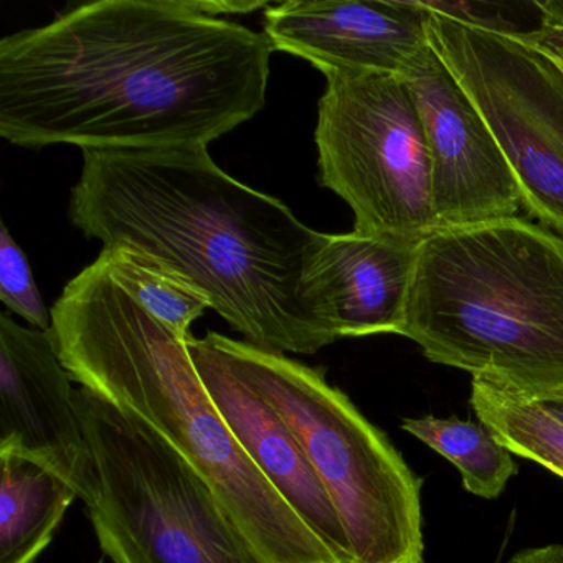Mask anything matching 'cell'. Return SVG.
<instances>
[{
    "label": "cell",
    "mask_w": 563,
    "mask_h": 563,
    "mask_svg": "<svg viewBox=\"0 0 563 563\" xmlns=\"http://www.w3.org/2000/svg\"><path fill=\"white\" fill-rule=\"evenodd\" d=\"M265 32L186 0H101L0 41V136L14 146L184 150L265 108Z\"/></svg>",
    "instance_id": "obj_1"
},
{
    "label": "cell",
    "mask_w": 563,
    "mask_h": 563,
    "mask_svg": "<svg viewBox=\"0 0 563 563\" xmlns=\"http://www.w3.org/2000/svg\"><path fill=\"white\" fill-rule=\"evenodd\" d=\"M70 219L186 276L249 344L311 355L339 339L316 276L328 233L230 177L207 147L84 151Z\"/></svg>",
    "instance_id": "obj_2"
},
{
    "label": "cell",
    "mask_w": 563,
    "mask_h": 563,
    "mask_svg": "<svg viewBox=\"0 0 563 563\" xmlns=\"http://www.w3.org/2000/svg\"><path fill=\"white\" fill-rule=\"evenodd\" d=\"M74 382L153 428L216 490L266 563H342L246 456L207 391L186 339L98 255L52 308Z\"/></svg>",
    "instance_id": "obj_3"
},
{
    "label": "cell",
    "mask_w": 563,
    "mask_h": 563,
    "mask_svg": "<svg viewBox=\"0 0 563 563\" xmlns=\"http://www.w3.org/2000/svg\"><path fill=\"white\" fill-rule=\"evenodd\" d=\"M404 338L529 400L563 395V236L510 217L418 246Z\"/></svg>",
    "instance_id": "obj_4"
},
{
    "label": "cell",
    "mask_w": 563,
    "mask_h": 563,
    "mask_svg": "<svg viewBox=\"0 0 563 563\" xmlns=\"http://www.w3.org/2000/svg\"><path fill=\"white\" fill-rule=\"evenodd\" d=\"M209 338L298 438L341 520L352 563H423L421 479L385 433L321 368L219 332Z\"/></svg>",
    "instance_id": "obj_5"
},
{
    "label": "cell",
    "mask_w": 563,
    "mask_h": 563,
    "mask_svg": "<svg viewBox=\"0 0 563 563\" xmlns=\"http://www.w3.org/2000/svg\"><path fill=\"white\" fill-rule=\"evenodd\" d=\"M93 461L87 504L113 563H266L216 490L153 428L90 388L75 394Z\"/></svg>",
    "instance_id": "obj_6"
},
{
    "label": "cell",
    "mask_w": 563,
    "mask_h": 563,
    "mask_svg": "<svg viewBox=\"0 0 563 563\" xmlns=\"http://www.w3.org/2000/svg\"><path fill=\"white\" fill-rule=\"evenodd\" d=\"M319 184L354 212V232L423 242L437 232L420 113L400 75H325Z\"/></svg>",
    "instance_id": "obj_7"
},
{
    "label": "cell",
    "mask_w": 563,
    "mask_h": 563,
    "mask_svg": "<svg viewBox=\"0 0 563 563\" xmlns=\"http://www.w3.org/2000/svg\"><path fill=\"white\" fill-rule=\"evenodd\" d=\"M421 5L428 42L489 126L523 210L563 236V71L514 29L486 27Z\"/></svg>",
    "instance_id": "obj_8"
},
{
    "label": "cell",
    "mask_w": 563,
    "mask_h": 563,
    "mask_svg": "<svg viewBox=\"0 0 563 563\" xmlns=\"http://www.w3.org/2000/svg\"><path fill=\"white\" fill-rule=\"evenodd\" d=\"M420 113L438 230L517 217L522 196L489 126L430 44L400 74Z\"/></svg>",
    "instance_id": "obj_9"
},
{
    "label": "cell",
    "mask_w": 563,
    "mask_h": 563,
    "mask_svg": "<svg viewBox=\"0 0 563 563\" xmlns=\"http://www.w3.org/2000/svg\"><path fill=\"white\" fill-rule=\"evenodd\" d=\"M74 378L51 331L0 316V454L31 457L77 490L93 496V461L81 428Z\"/></svg>",
    "instance_id": "obj_10"
},
{
    "label": "cell",
    "mask_w": 563,
    "mask_h": 563,
    "mask_svg": "<svg viewBox=\"0 0 563 563\" xmlns=\"http://www.w3.org/2000/svg\"><path fill=\"white\" fill-rule=\"evenodd\" d=\"M263 32L324 75H400L430 44L421 0H289L266 9Z\"/></svg>",
    "instance_id": "obj_11"
},
{
    "label": "cell",
    "mask_w": 563,
    "mask_h": 563,
    "mask_svg": "<svg viewBox=\"0 0 563 563\" xmlns=\"http://www.w3.org/2000/svg\"><path fill=\"white\" fill-rule=\"evenodd\" d=\"M187 349L213 404L256 470L342 563H352L334 506L285 418L227 362L209 334L190 335Z\"/></svg>",
    "instance_id": "obj_12"
},
{
    "label": "cell",
    "mask_w": 563,
    "mask_h": 563,
    "mask_svg": "<svg viewBox=\"0 0 563 563\" xmlns=\"http://www.w3.org/2000/svg\"><path fill=\"white\" fill-rule=\"evenodd\" d=\"M420 243L354 230L325 235L316 276L339 339L404 334Z\"/></svg>",
    "instance_id": "obj_13"
},
{
    "label": "cell",
    "mask_w": 563,
    "mask_h": 563,
    "mask_svg": "<svg viewBox=\"0 0 563 563\" xmlns=\"http://www.w3.org/2000/svg\"><path fill=\"white\" fill-rule=\"evenodd\" d=\"M0 563H35L78 494L21 454H0Z\"/></svg>",
    "instance_id": "obj_14"
},
{
    "label": "cell",
    "mask_w": 563,
    "mask_h": 563,
    "mask_svg": "<svg viewBox=\"0 0 563 563\" xmlns=\"http://www.w3.org/2000/svg\"><path fill=\"white\" fill-rule=\"evenodd\" d=\"M401 428L460 470L467 493L496 499L517 474L514 454L481 421L460 418H405Z\"/></svg>",
    "instance_id": "obj_15"
},
{
    "label": "cell",
    "mask_w": 563,
    "mask_h": 563,
    "mask_svg": "<svg viewBox=\"0 0 563 563\" xmlns=\"http://www.w3.org/2000/svg\"><path fill=\"white\" fill-rule=\"evenodd\" d=\"M470 404L510 453L563 477V423L542 404L481 378H473Z\"/></svg>",
    "instance_id": "obj_16"
},
{
    "label": "cell",
    "mask_w": 563,
    "mask_h": 563,
    "mask_svg": "<svg viewBox=\"0 0 563 563\" xmlns=\"http://www.w3.org/2000/svg\"><path fill=\"white\" fill-rule=\"evenodd\" d=\"M100 255L118 278L157 318L189 341L190 325L212 308L210 299L192 282L159 260L128 245H110Z\"/></svg>",
    "instance_id": "obj_17"
},
{
    "label": "cell",
    "mask_w": 563,
    "mask_h": 563,
    "mask_svg": "<svg viewBox=\"0 0 563 563\" xmlns=\"http://www.w3.org/2000/svg\"><path fill=\"white\" fill-rule=\"evenodd\" d=\"M0 301L41 331H51L48 311L35 285L31 265L4 222L0 223Z\"/></svg>",
    "instance_id": "obj_18"
},
{
    "label": "cell",
    "mask_w": 563,
    "mask_h": 563,
    "mask_svg": "<svg viewBox=\"0 0 563 563\" xmlns=\"http://www.w3.org/2000/svg\"><path fill=\"white\" fill-rule=\"evenodd\" d=\"M517 37L530 47L545 55L563 71V24L560 22L542 21L532 31H517Z\"/></svg>",
    "instance_id": "obj_19"
},
{
    "label": "cell",
    "mask_w": 563,
    "mask_h": 563,
    "mask_svg": "<svg viewBox=\"0 0 563 563\" xmlns=\"http://www.w3.org/2000/svg\"><path fill=\"white\" fill-rule=\"evenodd\" d=\"M196 11L202 12V14L210 15V18H217L222 14H252V12L260 11V9H269L273 4L268 2H190Z\"/></svg>",
    "instance_id": "obj_20"
},
{
    "label": "cell",
    "mask_w": 563,
    "mask_h": 563,
    "mask_svg": "<svg viewBox=\"0 0 563 563\" xmlns=\"http://www.w3.org/2000/svg\"><path fill=\"white\" fill-rule=\"evenodd\" d=\"M507 563H563V545L550 543V545L520 550L514 553Z\"/></svg>",
    "instance_id": "obj_21"
},
{
    "label": "cell",
    "mask_w": 563,
    "mask_h": 563,
    "mask_svg": "<svg viewBox=\"0 0 563 563\" xmlns=\"http://www.w3.org/2000/svg\"><path fill=\"white\" fill-rule=\"evenodd\" d=\"M542 14V21L560 22L563 24V2H543L537 4Z\"/></svg>",
    "instance_id": "obj_22"
},
{
    "label": "cell",
    "mask_w": 563,
    "mask_h": 563,
    "mask_svg": "<svg viewBox=\"0 0 563 563\" xmlns=\"http://www.w3.org/2000/svg\"><path fill=\"white\" fill-rule=\"evenodd\" d=\"M539 404H542L543 407H545L547 410H549L550 413L556 418V420H560L563 423V395H560V397L550 398V400L547 401H539Z\"/></svg>",
    "instance_id": "obj_23"
},
{
    "label": "cell",
    "mask_w": 563,
    "mask_h": 563,
    "mask_svg": "<svg viewBox=\"0 0 563 563\" xmlns=\"http://www.w3.org/2000/svg\"><path fill=\"white\" fill-rule=\"evenodd\" d=\"M509 536L510 533H506V537H504L503 545H500L499 553H497L496 563H499L500 559H503L504 550H506L507 542H509Z\"/></svg>",
    "instance_id": "obj_24"
}]
</instances>
